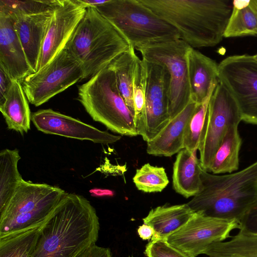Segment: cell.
Returning <instances> with one entry per match:
<instances>
[{"instance_id":"1","label":"cell","mask_w":257,"mask_h":257,"mask_svg":"<svg viewBox=\"0 0 257 257\" xmlns=\"http://www.w3.org/2000/svg\"><path fill=\"white\" fill-rule=\"evenodd\" d=\"M99 229L90 202L83 196L66 193L41 227L30 257H77L96 244Z\"/></svg>"},{"instance_id":"2","label":"cell","mask_w":257,"mask_h":257,"mask_svg":"<svg viewBox=\"0 0 257 257\" xmlns=\"http://www.w3.org/2000/svg\"><path fill=\"white\" fill-rule=\"evenodd\" d=\"M174 27L192 48L213 47L224 37L232 8L225 0H139Z\"/></svg>"},{"instance_id":"3","label":"cell","mask_w":257,"mask_h":257,"mask_svg":"<svg viewBox=\"0 0 257 257\" xmlns=\"http://www.w3.org/2000/svg\"><path fill=\"white\" fill-rule=\"evenodd\" d=\"M201 188L187 204L195 213L239 223L257 201V161L226 175L201 169Z\"/></svg>"},{"instance_id":"4","label":"cell","mask_w":257,"mask_h":257,"mask_svg":"<svg viewBox=\"0 0 257 257\" xmlns=\"http://www.w3.org/2000/svg\"><path fill=\"white\" fill-rule=\"evenodd\" d=\"M128 47L95 8L88 7L65 47L81 64L86 79L108 66Z\"/></svg>"},{"instance_id":"5","label":"cell","mask_w":257,"mask_h":257,"mask_svg":"<svg viewBox=\"0 0 257 257\" xmlns=\"http://www.w3.org/2000/svg\"><path fill=\"white\" fill-rule=\"evenodd\" d=\"M94 8L135 49L180 39L174 27L139 0H108Z\"/></svg>"},{"instance_id":"6","label":"cell","mask_w":257,"mask_h":257,"mask_svg":"<svg viewBox=\"0 0 257 257\" xmlns=\"http://www.w3.org/2000/svg\"><path fill=\"white\" fill-rule=\"evenodd\" d=\"M96 121L121 135H138L133 113L122 97L109 65L78 87V98Z\"/></svg>"},{"instance_id":"7","label":"cell","mask_w":257,"mask_h":257,"mask_svg":"<svg viewBox=\"0 0 257 257\" xmlns=\"http://www.w3.org/2000/svg\"><path fill=\"white\" fill-rule=\"evenodd\" d=\"M66 193L58 187L23 179L0 212V236L42 226Z\"/></svg>"},{"instance_id":"8","label":"cell","mask_w":257,"mask_h":257,"mask_svg":"<svg viewBox=\"0 0 257 257\" xmlns=\"http://www.w3.org/2000/svg\"><path fill=\"white\" fill-rule=\"evenodd\" d=\"M191 48L184 41L178 39L136 49L143 59L164 66L168 72L171 119L191 101L187 55Z\"/></svg>"},{"instance_id":"9","label":"cell","mask_w":257,"mask_h":257,"mask_svg":"<svg viewBox=\"0 0 257 257\" xmlns=\"http://www.w3.org/2000/svg\"><path fill=\"white\" fill-rule=\"evenodd\" d=\"M84 77L81 64L65 47L48 64L21 82L28 101L39 106Z\"/></svg>"},{"instance_id":"10","label":"cell","mask_w":257,"mask_h":257,"mask_svg":"<svg viewBox=\"0 0 257 257\" xmlns=\"http://www.w3.org/2000/svg\"><path fill=\"white\" fill-rule=\"evenodd\" d=\"M234 97L219 81L210 98L198 150L201 168L208 171L213 157L228 128L241 121Z\"/></svg>"},{"instance_id":"11","label":"cell","mask_w":257,"mask_h":257,"mask_svg":"<svg viewBox=\"0 0 257 257\" xmlns=\"http://www.w3.org/2000/svg\"><path fill=\"white\" fill-rule=\"evenodd\" d=\"M218 79L236 101L241 120L257 125V61L252 56L224 59L218 64Z\"/></svg>"},{"instance_id":"12","label":"cell","mask_w":257,"mask_h":257,"mask_svg":"<svg viewBox=\"0 0 257 257\" xmlns=\"http://www.w3.org/2000/svg\"><path fill=\"white\" fill-rule=\"evenodd\" d=\"M143 59L146 68V104L144 112L136 126L138 135L147 143L155 138L171 119L170 77L164 66Z\"/></svg>"},{"instance_id":"13","label":"cell","mask_w":257,"mask_h":257,"mask_svg":"<svg viewBox=\"0 0 257 257\" xmlns=\"http://www.w3.org/2000/svg\"><path fill=\"white\" fill-rule=\"evenodd\" d=\"M239 229V222L205 216L197 213L182 227L166 238L171 244L190 257L203 254L213 243L222 241L230 236L231 231Z\"/></svg>"},{"instance_id":"14","label":"cell","mask_w":257,"mask_h":257,"mask_svg":"<svg viewBox=\"0 0 257 257\" xmlns=\"http://www.w3.org/2000/svg\"><path fill=\"white\" fill-rule=\"evenodd\" d=\"M86 9L77 0L58 1L44 41L38 71L65 48Z\"/></svg>"},{"instance_id":"15","label":"cell","mask_w":257,"mask_h":257,"mask_svg":"<svg viewBox=\"0 0 257 257\" xmlns=\"http://www.w3.org/2000/svg\"><path fill=\"white\" fill-rule=\"evenodd\" d=\"M31 120L38 131L47 134L104 145L114 143L121 139L120 136L99 130L79 119L50 108L33 112L31 114Z\"/></svg>"},{"instance_id":"16","label":"cell","mask_w":257,"mask_h":257,"mask_svg":"<svg viewBox=\"0 0 257 257\" xmlns=\"http://www.w3.org/2000/svg\"><path fill=\"white\" fill-rule=\"evenodd\" d=\"M56 6L46 11L23 15L10 12L0 6L13 19L15 30L34 73L38 69L43 44Z\"/></svg>"},{"instance_id":"17","label":"cell","mask_w":257,"mask_h":257,"mask_svg":"<svg viewBox=\"0 0 257 257\" xmlns=\"http://www.w3.org/2000/svg\"><path fill=\"white\" fill-rule=\"evenodd\" d=\"M0 64L14 80L21 81L34 73L10 14L0 7Z\"/></svg>"},{"instance_id":"18","label":"cell","mask_w":257,"mask_h":257,"mask_svg":"<svg viewBox=\"0 0 257 257\" xmlns=\"http://www.w3.org/2000/svg\"><path fill=\"white\" fill-rule=\"evenodd\" d=\"M191 101L202 103L219 82L218 64L211 58L191 48L187 55Z\"/></svg>"},{"instance_id":"19","label":"cell","mask_w":257,"mask_h":257,"mask_svg":"<svg viewBox=\"0 0 257 257\" xmlns=\"http://www.w3.org/2000/svg\"><path fill=\"white\" fill-rule=\"evenodd\" d=\"M197 105L191 101L179 113L171 118L155 138L147 142V153L156 156L171 157L184 149L185 128Z\"/></svg>"},{"instance_id":"20","label":"cell","mask_w":257,"mask_h":257,"mask_svg":"<svg viewBox=\"0 0 257 257\" xmlns=\"http://www.w3.org/2000/svg\"><path fill=\"white\" fill-rule=\"evenodd\" d=\"M194 213L187 203L164 205L152 209L143 220L154 230L151 240L166 239L187 223Z\"/></svg>"},{"instance_id":"21","label":"cell","mask_w":257,"mask_h":257,"mask_svg":"<svg viewBox=\"0 0 257 257\" xmlns=\"http://www.w3.org/2000/svg\"><path fill=\"white\" fill-rule=\"evenodd\" d=\"M196 153L183 149L177 153L173 165V188L186 198L194 196L201 188V167Z\"/></svg>"},{"instance_id":"22","label":"cell","mask_w":257,"mask_h":257,"mask_svg":"<svg viewBox=\"0 0 257 257\" xmlns=\"http://www.w3.org/2000/svg\"><path fill=\"white\" fill-rule=\"evenodd\" d=\"M28 100L21 82L14 80L5 99L0 103V110L8 129L22 135L29 131L31 114Z\"/></svg>"},{"instance_id":"23","label":"cell","mask_w":257,"mask_h":257,"mask_svg":"<svg viewBox=\"0 0 257 257\" xmlns=\"http://www.w3.org/2000/svg\"><path fill=\"white\" fill-rule=\"evenodd\" d=\"M224 37L257 35V0L232 1Z\"/></svg>"},{"instance_id":"24","label":"cell","mask_w":257,"mask_h":257,"mask_svg":"<svg viewBox=\"0 0 257 257\" xmlns=\"http://www.w3.org/2000/svg\"><path fill=\"white\" fill-rule=\"evenodd\" d=\"M241 143L238 125L231 126L216 151L208 172L219 175L237 170Z\"/></svg>"},{"instance_id":"25","label":"cell","mask_w":257,"mask_h":257,"mask_svg":"<svg viewBox=\"0 0 257 257\" xmlns=\"http://www.w3.org/2000/svg\"><path fill=\"white\" fill-rule=\"evenodd\" d=\"M203 254L209 257H257V235L239 230L228 241L212 243Z\"/></svg>"},{"instance_id":"26","label":"cell","mask_w":257,"mask_h":257,"mask_svg":"<svg viewBox=\"0 0 257 257\" xmlns=\"http://www.w3.org/2000/svg\"><path fill=\"white\" fill-rule=\"evenodd\" d=\"M21 157L17 149L0 152V212L6 207L23 179L18 169Z\"/></svg>"},{"instance_id":"27","label":"cell","mask_w":257,"mask_h":257,"mask_svg":"<svg viewBox=\"0 0 257 257\" xmlns=\"http://www.w3.org/2000/svg\"><path fill=\"white\" fill-rule=\"evenodd\" d=\"M135 49L133 47L129 46L127 50L109 64L114 72L119 91L133 115L134 75L136 64L139 58Z\"/></svg>"},{"instance_id":"28","label":"cell","mask_w":257,"mask_h":257,"mask_svg":"<svg viewBox=\"0 0 257 257\" xmlns=\"http://www.w3.org/2000/svg\"><path fill=\"white\" fill-rule=\"evenodd\" d=\"M42 226L0 236V257H30Z\"/></svg>"},{"instance_id":"29","label":"cell","mask_w":257,"mask_h":257,"mask_svg":"<svg viewBox=\"0 0 257 257\" xmlns=\"http://www.w3.org/2000/svg\"><path fill=\"white\" fill-rule=\"evenodd\" d=\"M133 180L137 189L146 193L161 192L169 183L164 167L152 166L149 163L137 169Z\"/></svg>"},{"instance_id":"30","label":"cell","mask_w":257,"mask_h":257,"mask_svg":"<svg viewBox=\"0 0 257 257\" xmlns=\"http://www.w3.org/2000/svg\"><path fill=\"white\" fill-rule=\"evenodd\" d=\"M213 91L202 103L197 104L195 110L186 125L184 133V147L189 151L195 152L198 150L206 121L209 101Z\"/></svg>"},{"instance_id":"31","label":"cell","mask_w":257,"mask_h":257,"mask_svg":"<svg viewBox=\"0 0 257 257\" xmlns=\"http://www.w3.org/2000/svg\"><path fill=\"white\" fill-rule=\"evenodd\" d=\"M58 2V0L26 1L0 0V6L4 7L12 13L29 15L53 9Z\"/></svg>"},{"instance_id":"32","label":"cell","mask_w":257,"mask_h":257,"mask_svg":"<svg viewBox=\"0 0 257 257\" xmlns=\"http://www.w3.org/2000/svg\"><path fill=\"white\" fill-rule=\"evenodd\" d=\"M145 254L147 257H190L166 239L149 241L146 245Z\"/></svg>"},{"instance_id":"33","label":"cell","mask_w":257,"mask_h":257,"mask_svg":"<svg viewBox=\"0 0 257 257\" xmlns=\"http://www.w3.org/2000/svg\"><path fill=\"white\" fill-rule=\"evenodd\" d=\"M240 230L257 235V201L239 222Z\"/></svg>"},{"instance_id":"34","label":"cell","mask_w":257,"mask_h":257,"mask_svg":"<svg viewBox=\"0 0 257 257\" xmlns=\"http://www.w3.org/2000/svg\"><path fill=\"white\" fill-rule=\"evenodd\" d=\"M14 80L4 67L0 64V103L5 99Z\"/></svg>"},{"instance_id":"35","label":"cell","mask_w":257,"mask_h":257,"mask_svg":"<svg viewBox=\"0 0 257 257\" xmlns=\"http://www.w3.org/2000/svg\"><path fill=\"white\" fill-rule=\"evenodd\" d=\"M77 257H114L110 249L107 247H104L93 245L86 249Z\"/></svg>"},{"instance_id":"36","label":"cell","mask_w":257,"mask_h":257,"mask_svg":"<svg viewBox=\"0 0 257 257\" xmlns=\"http://www.w3.org/2000/svg\"><path fill=\"white\" fill-rule=\"evenodd\" d=\"M137 232L143 240H150L154 234V230L150 225L143 223L139 226Z\"/></svg>"},{"instance_id":"37","label":"cell","mask_w":257,"mask_h":257,"mask_svg":"<svg viewBox=\"0 0 257 257\" xmlns=\"http://www.w3.org/2000/svg\"><path fill=\"white\" fill-rule=\"evenodd\" d=\"M107 1L108 0H77L81 5L86 8L96 7L106 3Z\"/></svg>"},{"instance_id":"38","label":"cell","mask_w":257,"mask_h":257,"mask_svg":"<svg viewBox=\"0 0 257 257\" xmlns=\"http://www.w3.org/2000/svg\"><path fill=\"white\" fill-rule=\"evenodd\" d=\"M97 193H94L96 196H112L113 195V192L109 190H97L94 191Z\"/></svg>"},{"instance_id":"39","label":"cell","mask_w":257,"mask_h":257,"mask_svg":"<svg viewBox=\"0 0 257 257\" xmlns=\"http://www.w3.org/2000/svg\"><path fill=\"white\" fill-rule=\"evenodd\" d=\"M253 59L257 61V53L252 56Z\"/></svg>"},{"instance_id":"40","label":"cell","mask_w":257,"mask_h":257,"mask_svg":"<svg viewBox=\"0 0 257 257\" xmlns=\"http://www.w3.org/2000/svg\"><path fill=\"white\" fill-rule=\"evenodd\" d=\"M130 257H133V256H130Z\"/></svg>"}]
</instances>
